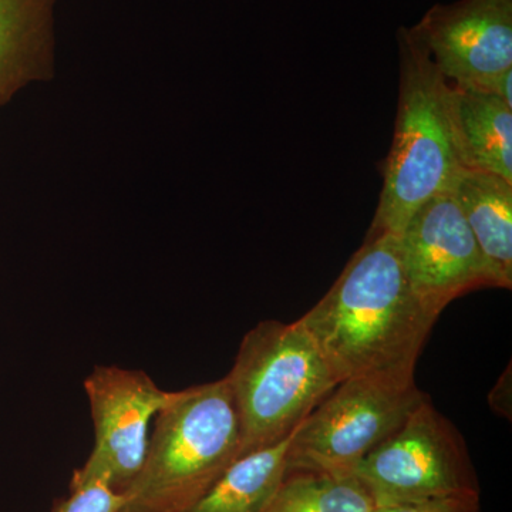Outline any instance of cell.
<instances>
[{
    "mask_svg": "<svg viewBox=\"0 0 512 512\" xmlns=\"http://www.w3.org/2000/svg\"><path fill=\"white\" fill-rule=\"evenodd\" d=\"M437 319L410 284L399 237L380 232L367 234L332 288L299 320L345 382L414 376Z\"/></svg>",
    "mask_w": 512,
    "mask_h": 512,
    "instance_id": "cell-1",
    "label": "cell"
},
{
    "mask_svg": "<svg viewBox=\"0 0 512 512\" xmlns=\"http://www.w3.org/2000/svg\"><path fill=\"white\" fill-rule=\"evenodd\" d=\"M241 456L227 377L173 392L154 419L143 467L119 512H187Z\"/></svg>",
    "mask_w": 512,
    "mask_h": 512,
    "instance_id": "cell-2",
    "label": "cell"
},
{
    "mask_svg": "<svg viewBox=\"0 0 512 512\" xmlns=\"http://www.w3.org/2000/svg\"><path fill=\"white\" fill-rule=\"evenodd\" d=\"M400 84L396 126L383 167L379 205L367 234L399 235L436 195L453 192L464 171L448 114L450 83L412 28L399 30Z\"/></svg>",
    "mask_w": 512,
    "mask_h": 512,
    "instance_id": "cell-3",
    "label": "cell"
},
{
    "mask_svg": "<svg viewBox=\"0 0 512 512\" xmlns=\"http://www.w3.org/2000/svg\"><path fill=\"white\" fill-rule=\"evenodd\" d=\"M241 429L242 456L291 436L338 386L301 320H262L239 345L227 376Z\"/></svg>",
    "mask_w": 512,
    "mask_h": 512,
    "instance_id": "cell-4",
    "label": "cell"
},
{
    "mask_svg": "<svg viewBox=\"0 0 512 512\" xmlns=\"http://www.w3.org/2000/svg\"><path fill=\"white\" fill-rule=\"evenodd\" d=\"M426 397L414 376H363L340 382L293 431L286 471L350 476Z\"/></svg>",
    "mask_w": 512,
    "mask_h": 512,
    "instance_id": "cell-5",
    "label": "cell"
},
{
    "mask_svg": "<svg viewBox=\"0 0 512 512\" xmlns=\"http://www.w3.org/2000/svg\"><path fill=\"white\" fill-rule=\"evenodd\" d=\"M350 476L375 505L480 494L463 437L429 397Z\"/></svg>",
    "mask_w": 512,
    "mask_h": 512,
    "instance_id": "cell-6",
    "label": "cell"
},
{
    "mask_svg": "<svg viewBox=\"0 0 512 512\" xmlns=\"http://www.w3.org/2000/svg\"><path fill=\"white\" fill-rule=\"evenodd\" d=\"M94 427L92 453L73 473L70 488L103 483L124 493L146 458L151 423L173 392L143 370L97 365L84 379Z\"/></svg>",
    "mask_w": 512,
    "mask_h": 512,
    "instance_id": "cell-7",
    "label": "cell"
},
{
    "mask_svg": "<svg viewBox=\"0 0 512 512\" xmlns=\"http://www.w3.org/2000/svg\"><path fill=\"white\" fill-rule=\"evenodd\" d=\"M397 237L410 284L436 315L468 292L498 288L453 192L427 201Z\"/></svg>",
    "mask_w": 512,
    "mask_h": 512,
    "instance_id": "cell-8",
    "label": "cell"
},
{
    "mask_svg": "<svg viewBox=\"0 0 512 512\" xmlns=\"http://www.w3.org/2000/svg\"><path fill=\"white\" fill-rule=\"evenodd\" d=\"M412 29L448 83L485 89L512 69V0L436 5Z\"/></svg>",
    "mask_w": 512,
    "mask_h": 512,
    "instance_id": "cell-9",
    "label": "cell"
},
{
    "mask_svg": "<svg viewBox=\"0 0 512 512\" xmlns=\"http://www.w3.org/2000/svg\"><path fill=\"white\" fill-rule=\"evenodd\" d=\"M59 0H0V106L55 73Z\"/></svg>",
    "mask_w": 512,
    "mask_h": 512,
    "instance_id": "cell-10",
    "label": "cell"
},
{
    "mask_svg": "<svg viewBox=\"0 0 512 512\" xmlns=\"http://www.w3.org/2000/svg\"><path fill=\"white\" fill-rule=\"evenodd\" d=\"M448 114L464 170L512 183V107L481 87L450 83Z\"/></svg>",
    "mask_w": 512,
    "mask_h": 512,
    "instance_id": "cell-11",
    "label": "cell"
},
{
    "mask_svg": "<svg viewBox=\"0 0 512 512\" xmlns=\"http://www.w3.org/2000/svg\"><path fill=\"white\" fill-rule=\"evenodd\" d=\"M478 247L497 278L512 285V183L498 175L464 170L453 191Z\"/></svg>",
    "mask_w": 512,
    "mask_h": 512,
    "instance_id": "cell-12",
    "label": "cell"
},
{
    "mask_svg": "<svg viewBox=\"0 0 512 512\" xmlns=\"http://www.w3.org/2000/svg\"><path fill=\"white\" fill-rule=\"evenodd\" d=\"M291 436L238 457L187 512H261L286 474Z\"/></svg>",
    "mask_w": 512,
    "mask_h": 512,
    "instance_id": "cell-13",
    "label": "cell"
},
{
    "mask_svg": "<svg viewBox=\"0 0 512 512\" xmlns=\"http://www.w3.org/2000/svg\"><path fill=\"white\" fill-rule=\"evenodd\" d=\"M375 503L353 476L286 471L261 512H373Z\"/></svg>",
    "mask_w": 512,
    "mask_h": 512,
    "instance_id": "cell-14",
    "label": "cell"
},
{
    "mask_svg": "<svg viewBox=\"0 0 512 512\" xmlns=\"http://www.w3.org/2000/svg\"><path fill=\"white\" fill-rule=\"evenodd\" d=\"M123 493L103 483L70 488V495L59 501L52 512H119L124 505Z\"/></svg>",
    "mask_w": 512,
    "mask_h": 512,
    "instance_id": "cell-15",
    "label": "cell"
},
{
    "mask_svg": "<svg viewBox=\"0 0 512 512\" xmlns=\"http://www.w3.org/2000/svg\"><path fill=\"white\" fill-rule=\"evenodd\" d=\"M373 512H480V494L375 505Z\"/></svg>",
    "mask_w": 512,
    "mask_h": 512,
    "instance_id": "cell-16",
    "label": "cell"
}]
</instances>
